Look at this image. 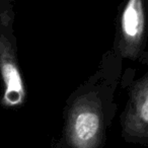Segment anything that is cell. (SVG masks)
<instances>
[{
    "label": "cell",
    "mask_w": 148,
    "mask_h": 148,
    "mask_svg": "<svg viewBox=\"0 0 148 148\" xmlns=\"http://www.w3.org/2000/svg\"><path fill=\"white\" fill-rule=\"evenodd\" d=\"M145 25L144 0H127L120 18L119 50L123 57H138L143 45Z\"/></svg>",
    "instance_id": "3957f363"
},
{
    "label": "cell",
    "mask_w": 148,
    "mask_h": 148,
    "mask_svg": "<svg viewBox=\"0 0 148 148\" xmlns=\"http://www.w3.org/2000/svg\"><path fill=\"white\" fill-rule=\"evenodd\" d=\"M103 121L101 105L92 93L82 95L70 109L66 139L72 148H99L103 140Z\"/></svg>",
    "instance_id": "7a4b0ae2"
},
{
    "label": "cell",
    "mask_w": 148,
    "mask_h": 148,
    "mask_svg": "<svg viewBox=\"0 0 148 148\" xmlns=\"http://www.w3.org/2000/svg\"><path fill=\"white\" fill-rule=\"evenodd\" d=\"M13 7L11 0H0V79L2 81V105L17 109L25 103L27 90L16 57L13 36Z\"/></svg>",
    "instance_id": "6da1fadb"
},
{
    "label": "cell",
    "mask_w": 148,
    "mask_h": 148,
    "mask_svg": "<svg viewBox=\"0 0 148 148\" xmlns=\"http://www.w3.org/2000/svg\"><path fill=\"white\" fill-rule=\"evenodd\" d=\"M124 131L134 137H148V76L132 89Z\"/></svg>",
    "instance_id": "277c9868"
}]
</instances>
